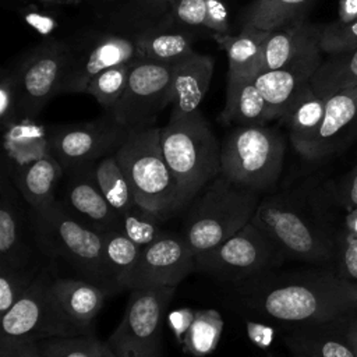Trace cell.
<instances>
[{"mask_svg":"<svg viewBox=\"0 0 357 357\" xmlns=\"http://www.w3.org/2000/svg\"><path fill=\"white\" fill-rule=\"evenodd\" d=\"M231 308L290 326L350 319L357 315V286L333 268L278 272L231 284Z\"/></svg>","mask_w":357,"mask_h":357,"instance_id":"cell-1","label":"cell"},{"mask_svg":"<svg viewBox=\"0 0 357 357\" xmlns=\"http://www.w3.org/2000/svg\"><path fill=\"white\" fill-rule=\"evenodd\" d=\"M251 222L286 259L333 268V192L326 188L304 183L279 192H266Z\"/></svg>","mask_w":357,"mask_h":357,"instance_id":"cell-2","label":"cell"},{"mask_svg":"<svg viewBox=\"0 0 357 357\" xmlns=\"http://www.w3.org/2000/svg\"><path fill=\"white\" fill-rule=\"evenodd\" d=\"M160 145L177 188V212L220 174V146L199 110L169 119L160 128Z\"/></svg>","mask_w":357,"mask_h":357,"instance_id":"cell-3","label":"cell"},{"mask_svg":"<svg viewBox=\"0 0 357 357\" xmlns=\"http://www.w3.org/2000/svg\"><path fill=\"white\" fill-rule=\"evenodd\" d=\"M35 230L42 252L52 261H63L77 278L116 293L105 258L103 234L75 219L59 199L33 211Z\"/></svg>","mask_w":357,"mask_h":357,"instance_id":"cell-4","label":"cell"},{"mask_svg":"<svg viewBox=\"0 0 357 357\" xmlns=\"http://www.w3.org/2000/svg\"><path fill=\"white\" fill-rule=\"evenodd\" d=\"M261 194L225 176L213 178L185 208L183 237L194 255L208 251L251 222Z\"/></svg>","mask_w":357,"mask_h":357,"instance_id":"cell-5","label":"cell"},{"mask_svg":"<svg viewBox=\"0 0 357 357\" xmlns=\"http://www.w3.org/2000/svg\"><path fill=\"white\" fill-rule=\"evenodd\" d=\"M116 156L139 208L162 222L177 213V188L163 156L159 127L130 131Z\"/></svg>","mask_w":357,"mask_h":357,"instance_id":"cell-6","label":"cell"},{"mask_svg":"<svg viewBox=\"0 0 357 357\" xmlns=\"http://www.w3.org/2000/svg\"><path fill=\"white\" fill-rule=\"evenodd\" d=\"M284 139L271 127L237 126L220 146V174L230 181L266 194L283 167Z\"/></svg>","mask_w":357,"mask_h":357,"instance_id":"cell-7","label":"cell"},{"mask_svg":"<svg viewBox=\"0 0 357 357\" xmlns=\"http://www.w3.org/2000/svg\"><path fill=\"white\" fill-rule=\"evenodd\" d=\"M56 268L46 269L15 304L0 317V342H39L56 336H78L92 333L77 325L57 301L52 282Z\"/></svg>","mask_w":357,"mask_h":357,"instance_id":"cell-8","label":"cell"},{"mask_svg":"<svg viewBox=\"0 0 357 357\" xmlns=\"http://www.w3.org/2000/svg\"><path fill=\"white\" fill-rule=\"evenodd\" d=\"M286 257L252 222L219 245L195 255V269L231 284L278 269Z\"/></svg>","mask_w":357,"mask_h":357,"instance_id":"cell-9","label":"cell"},{"mask_svg":"<svg viewBox=\"0 0 357 357\" xmlns=\"http://www.w3.org/2000/svg\"><path fill=\"white\" fill-rule=\"evenodd\" d=\"M176 287L134 289L123 318L105 342L117 357H160L162 321Z\"/></svg>","mask_w":357,"mask_h":357,"instance_id":"cell-10","label":"cell"},{"mask_svg":"<svg viewBox=\"0 0 357 357\" xmlns=\"http://www.w3.org/2000/svg\"><path fill=\"white\" fill-rule=\"evenodd\" d=\"M172 64L137 59L127 86L109 113L126 130L153 127L160 112L172 103Z\"/></svg>","mask_w":357,"mask_h":357,"instance_id":"cell-11","label":"cell"},{"mask_svg":"<svg viewBox=\"0 0 357 357\" xmlns=\"http://www.w3.org/2000/svg\"><path fill=\"white\" fill-rule=\"evenodd\" d=\"M11 169L13 163L7 158L0 180V265L56 264L39 247L33 209L15 188Z\"/></svg>","mask_w":357,"mask_h":357,"instance_id":"cell-12","label":"cell"},{"mask_svg":"<svg viewBox=\"0 0 357 357\" xmlns=\"http://www.w3.org/2000/svg\"><path fill=\"white\" fill-rule=\"evenodd\" d=\"M128 132L109 113L89 123L56 126L49 128L50 153L64 172L95 165L102 158L116 153Z\"/></svg>","mask_w":357,"mask_h":357,"instance_id":"cell-13","label":"cell"},{"mask_svg":"<svg viewBox=\"0 0 357 357\" xmlns=\"http://www.w3.org/2000/svg\"><path fill=\"white\" fill-rule=\"evenodd\" d=\"M195 269V255L183 234L163 233L146 247L127 275L119 282V290L148 287H177Z\"/></svg>","mask_w":357,"mask_h":357,"instance_id":"cell-14","label":"cell"},{"mask_svg":"<svg viewBox=\"0 0 357 357\" xmlns=\"http://www.w3.org/2000/svg\"><path fill=\"white\" fill-rule=\"evenodd\" d=\"M70 52L60 42L39 46L15 71L18 114L35 119L46 103L60 93Z\"/></svg>","mask_w":357,"mask_h":357,"instance_id":"cell-15","label":"cell"},{"mask_svg":"<svg viewBox=\"0 0 357 357\" xmlns=\"http://www.w3.org/2000/svg\"><path fill=\"white\" fill-rule=\"evenodd\" d=\"M324 96L322 123L301 152V156L310 162H318L337 153L357 138V85L340 88Z\"/></svg>","mask_w":357,"mask_h":357,"instance_id":"cell-16","label":"cell"},{"mask_svg":"<svg viewBox=\"0 0 357 357\" xmlns=\"http://www.w3.org/2000/svg\"><path fill=\"white\" fill-rule=\"evenodd\" d=\"M64 184L61 205L81 223L96 231L121 229V215L107 202L96 176L95 165L71 169Z\"/></svg>","mask_w":357,"mask_h":357,"instance_id":"cell-17","label":"cell"},{"mask_svg":"<svg viewBox=\"0 0 357 357\" xmlns=\"http://www.w3.org/2000/svg\"><path fill=\"white\" fill-rule=\"evenodd\" d=\"M138 59L135 38L105 36L79 56L70 53L60 92H85L93 77L106 68Z\"/></svg>","mask_w":357,"mask_h":357,"instance_id":"cell-18","label":"cell"},{"mask_svg":"<svg viewBox=\"0 0 357 357\" xmlns=\"http://www.w3.org/2000/svg\"><path fill=\"white\" fill-rule=\"evenodd\" d=\"M213 75V59L194 50L172 63L170 119L188 116L198 110Z\"/></svg>","mask_w":357,"mask_h":357,"instance_id":"cell-19","label":"cell"},{"mask_svg":"<svg viewBox=\"0 0 357 357\" xmlns=\"http://www.w3.org/2000/svg\"><path fill=\"white\" fill-rule=\"evenodd\" d=\"M321 28L322 25L308 24L303 20L269 31L264 42L261 73L322 54L324 52L319 43Z\"/></svg>","mask_w":357,"mask_h":357,"instance_id":"cell-20","label":"cell"},{"mask_svg":"<svg viewBox=\"0 0 357 357\" xmlns=\"http://www.w3.org/2000/svg\"><path fill=\"white\" fill-rule=\"evenodd\" d=\"M322 61V54H317L276 70L262 71L254 78L266 102L271 120L286 114L293 99L310 82Z\"/></svg>","mask_w":357,"mask_h":357,"instance_id":"cell-21","label":"cell"},{"mask_svg":"<svg viewBox=\"0 0 357 357\" xmlns=\"http://www.w3.org/2000/svg\"><path fill=\"white\" fill-rule=\"evenodd\" d=\"M60 162L50 153L26 165H13L11 180L33 211L56 201V190L64 174Z\"/></svg>","mask_w":357,"mask_h":357,"instance_id":"cell-22","label":"cell"},{"mask_svg":"<svg viewBox=\"0 0 357 357\" xmlns=\"http://www.w3.org/2000/svg\"><path fill=\"white\" fill-rule=\"evenodd\" d=\"M53 293L66 314L82 329L92 331V324L110 293L88 280L79 278L54 276Z\"/></svg>","mask_w":357,"mask_h":357,"instance_id":"cell-23","label":"cell"},{"mask_svg":"<svg viewBox=\"0 0 357 357\" xmlns=\"http://www.w3.org/2000/svg\"><path fill=\"white\" fill-rule=\"evenodd\" d=\"M266 102L251 78H229L226 105L219 116L223 124L262 126L268 123Z\"/></svg>","mask_w":357,"mask_h":357,"instance_id":"cell-24","label":"cell"},{"mask_svg":"<svg viewBox=\"0 0 357 357\" xmlns=\"http://www.w3.org/2000/svg\"><path fill=\"white\" fill-rule=\"evenodd\" d=\"M325 113V96L318 93L311 82L305 84L293 99L282 120L287 124L290 141L298 155L317 134Z\"/></svg>","mask_w":357,"mask_h":357,"instance_id":"cell-25","label":"cell"},{"mask_svg":"<svg viewBox=\"0 0 357 357\" xmlns=\"http://www.w3.org/2000/svg\"><path fill=\"white\" fill-rule=\"evenodd\" d=\"M269 31L244 24L240 33L215 35L229 57V78H251L261 73L264 42Z\"/></svg>","mask_w":357,"mask_h":357,"instance_id":"cell-26","label":"cell"},{"mask_svg":"<svg viewBox=\"0 0 357 357\" xmlns=\"http://www.w3.org/2000/svg\"><path fill=\"white\" fill-rule=\"evenodd\" d=\"M337 321L312 325L291 326L284 337L289 347L301 356L310 357H356L346 335H335Z\"/></svg>","mask_w":357,"mask_h":357,"instance_id":"cell-27","label":"cell"},{"mask_svg":"<svg viewBox=\"0 0 357 357\" xmlns=\"http://www.w3.org/2000/svg\"><path fill=\"white\" fill-rule=\"evenodd\" d=\"M4 149L13 165H26L50 155L49 128L21 117L6 128Z\"/></svg>","mask_w":357,"mask_h":357,"instance_id":"cell-28","label":"cell"},{"mask_svg":"<svg viewBox=\"0 0 357 357\" xmlns=\"http://www.w3.org/2000/svg\"><path fill=\"white\" fill-rule=\"evenodd\" d=\"M195 33L180 29H151L135 36L138 59L172 64L192 52Z\"/></svg>","mask_w":357,"mask_h":357,"instance_id":"cell-29","label":"cell"},{"mask_svg":"<svg viewBox=\"0 0 357 357\" xmlns=\"http://www.w3.org/2000/svg\"><path fill=\"white\" fill-rule=\"evenodd\" d=\"M336 198L333 192V269L357 286V208H351L342 202L347 209V215L343 216V219H339Z\"/></svg>","mask_w":357,"mask_h":357,"instance_id":"cell-30","label":"cell"},{"mask_svg":"<svg viewBox=\"0 0 357 357\" xmlns=\"http://www.w3.org/2000/svg\"><path fill=\"white\" fill-rule=\"evenodd\" d=\"M314 0H254L245 11L244 24L273 31L304 20Z\"/></svg>","mask_w":357,"mask_h":357,"instance_id":"cell-31","label":"cell"},{"mask_svg":"<svg viewBox=\"0 0 357 357\" xmlns=\"http://www.w3.org/2000/svg\"><path fill=\"white\" fill-rule=\"evenodd\" d=\"M95 176L107 202L120 215L137 206L134 191L116 153L107 155L95 163Z\"/></svg>","mask_w":357,"mask_h":357,"instance_id":"cell-32","label":"cell"},{"mask_svg":"<svg viewBox=\"0 0 357 357\" xmlns=\"http://www.w3.org/2000/svg\"><path fill=\"white\" fill-rule=\"evenodd\" d=\"M310 82L321 95L357 85V47L346 53L331 54L321 63Z\"/></svg>","mask_w":357,"mask_h":357,"instance_id":"cell-33","label":"cell"},{"mask_svg":"<svg viewBox=\"0 0 357 357\" xmlns=\"http://www.w3.org/2000/svg\"><path fill=\"white\" fill-rule=\"evenodd\" d=\"M223 325V318L216 310H197L194 321L181 343L184 351L194 357H204L212 353L220 340Z\"/></svg>","mask_w":357,"mask_h":357,"instance_id":"cell-34","label":"cell"},{"mask_svg":"<svg viewBox=\"0 0 357 357\" xmlns=\"http://www.w3.org/2000/svg\"><path fill=\"white\" fill-rule=\"evenodd\" d=\"M56 266V264H29L20 266L0 265V317L15 304L42 272Z\"/></svg>","mask_w":357,"mask_h":357,"instance_id":"cell-35","label":"cell"},{"mask_svg":"<svg viewBox=\"0 0 357 357\" xmlns=\"http://www.w3.org/2000/svg\"><path fill=\"white\" fill-rule=\"evenodd\" d=\"M102 234L105 243L106 265L116 290L119 291V282L134 266L142 248L130 240L123 231L107 230Z\"/></svg>","mask_w":357,"mask_h":357,"instance_id":"cell-36","label":"cell"},{"mask_svg":"<svg viewBox=\"0 0 357 357\" xmlns=\"http://www.w3.org/2000/svg\"><path fill=\"white\" fill-rule=\"evenodd\" d=\"M134 61L135 60L103 70L91 79L85 92L92 95L106 112H109L123 95Z\"/></svg>","mask_w":357,"mask_h":357,"instance_id":"cell-37","label":"cell"},{"mask_svg":"<svg viewBox=\"0 0 357 357\" xmlns=\"http://www.w3.org/2000/svg\"><path fill=\"white\" fill-rule=\"evenodd\" d=\"M45 357H100L105 342L93 332L78 336H56L38 342Z\"/></svg>","mask_w":357,"mask_h":357,"instance_id":"cell-38","label":"cell"},{"mask_svg":"<svg viewBox=\"0 0 357 357\" xmlns=\"http://www.w3.org/2000/svg\"><path fill=\"white\" fill-rule=\"evenodd\" d=\"M160 219L137 205L132 209L121 213L120 231H123L130 240L142 248L153 243L165 233L160 229Z\"/></svg>","mask_w":357,"mask_h":357,"instance_id":"cell-39","label":"cell"},{"mask_svg":"<svg viewBox=\"0 0 357 357\" xmlns=\"http://www.w3.org/2000/svg\"><path fill=\"white\" fill-rule=\"evenodd\" d=\"M321 49L328 56L346 53L357 47V20L351 22L333 21L321 28Z\"/></svg>","mask_w":357,"mask_h":357,"instance_id":"cell-40","label":"cell"},{"mask_svg":"<svg viewBox=\"0 0 357 357\" xmlns=\"http://www.w3.org/2000/svg\"><path fill=\"white\" fill-rule=\"evenodd\" d=\"M18 100H17V81L15 73L3 75L0 84V120L4 128L10 127L18 120Z\"/></svg>","mask_w":357,"mask_h":357,"instance_id":"cell-41","label":"cell"},{"mask_svg":"<svg viewBox=\"0 0 357 357\" xmlns=\"http://www.w3.org/2000/svg\"><path fill=\"white\" fill-rule=\"evenodd\" d=\"M173 14L190 28L204 26L206 21V0H173Z\"/></svg>","mask_w":357,"mask_h":357,"instance_id":"cell-42","label":"cell"},{"mask_svg":"<svg viewBox=\"0 0 357 357\" xmlns=\"http://www.w3.org/2000/svg\"><path fill=\"white\" fill-rule=\"evenodd\" d=\"M205 28L215 35L229 33L227 8L222 0H206V21Z\"/></svg>","mask_w":357,"mask_h":357,"instance_id":"cell-43","label":"cell"},{"mask_svg":"<svg viewBox=\"0 0 357 357\" xmlns=\"http://www.w3.org/2000/svg\"><path fill=\"white\" fill-rule=\"evenodd\" d=\"M195 317V311L190 307H183V308H177L173 310L169 315H167V321H169V326L176 337V340L178 343H183L185 333L188 332L192 321Z\"/></svg>","mask_w":357,"mask_h":357,"instance_id":"cell-44","label":"cell"},{"mask_svg":"<svg viewBox=\"0 0 357 357\" xmlns=\"http://www.w3.org/2000/svg\"><path fill=\"white\" fill-rule=\"evenodd\" d=\"M337 199L351 208H357V165L353 170L344 177V181L335 191Z\"/></svg>","mask_w":357,"mask_h":357,"instance_id":"cell-45","label":"cell"},{"mask_svg":"<svg viewBox=\"0 0 357 357\" xmlns=\"http://www.w3.org/2000/svg\"><path fill=\"white\" fill-rule=\"evenodd\" d=\"M0 347L8 353V357H45L40 351L38 342L22 340V342H0Z\"/></svg>","mask_w":357,"mask_h":357,"instance_id":"cell-46","label":"cell"},{"mask_svg":"<svg viewBox=\"0 0 357 357\" xmlns=\"http://www.w3.org/2000/svg\"><path fill=\"white\" fill-rule=\"evenodd\" d=\"M247 329L248 335L252 339V342L258 346H268L272 339V332L271 328H266L261 324H254V322H247Z\"/></svg>","mask_w":357,"mask_h":357,"instance_id":"cell-47","label":"cell"},{"mask_svg":"<svg viewBox=\"0 0 357 357\" xmlns=\"http://www.w3.org/2000/svg\"><path fill=\"white\" fill-rule=\"evenodd\" d=\"M357 20V0H339V22H351Z\"/></svg>","mask_w":357,"mask_h":357,"instance_id":"cell-48","label":"cell"},{"mask_svg":"<svg viewBox=\"0 0 357 357\" xmlns=\"http://www.w3.org/2000/svg\"><path fill=\"white\" fill-rule=\"evenodd\" d=\"M344 335H346V339H347L350 347L353 349V351L357 357V319H351L349 326L344 328Z\"/></svg>","mask_w":357,"mask_h":357,"instance_id":"cell-49","label":"cell"},{"mask_svg":"<svg viewBox=\"0 0 357 357\" xmlns=\"http://www.w3.org/2000/svg\"><path fill=\"white\" fill-rule=\"evenodd\" d=\"M100 357H117L110 349H109V346L105 343V346H103V350H102V354H100Z\"/></svg>","mask_w":357,"mask_h":357,"instance_id":"cell-50","label":"cell"},{"mask_svg":"<svg viewBox=\"0 0 357 357\" xmlns=\"http://www.w3.org/2000/svg\"><path fill=\"white\" fill-rule=\"evenodd\" d=\"M0 357H8V353L0 347Z\"/></svg>","mask_w":357,"mask_h":357,"instance_id":"cell-51","label":"cell"},{"mask_svg":"<svg viewBox=\"0 0 357 357\" xmlns=\"http://www.w3.org/2000/svg\"><path fill=\"white\" fill-rule=\"evenodd\" d=\"M298 357H310V356H301V354H300V356H298Z\"/></svg>","mask_w":357,"mask_h":357,"instance_id":"cell-52","label":"cell"},{"mask_svg":"<svg viewBox=\"0 0 357 357\" xmlns=\"http://www.w3.org/2000/svg\"><path fill=\"white\" fill-rule=\"evenodd\" d=\"M170 1H173V0H170Z\"/></svg>","mask_w":357,"mask_h":357,"instance_id":"cell-53","label":"cell"}]
</instances>
